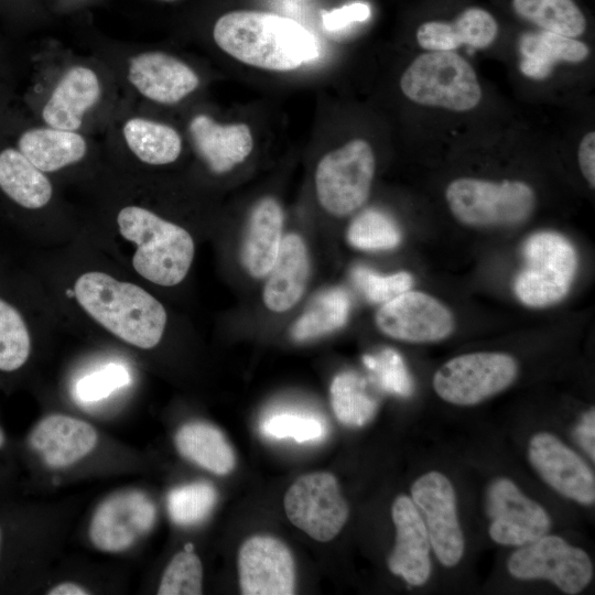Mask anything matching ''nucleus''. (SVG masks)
Here are the masks:
<instances>
[{
    "mask_svg": "<svg viewBox=\"0 0 595 595\" xmlns=\"http://www.w3.org/2000/svg\"><path fill=\"white\" fill-rule=\"evenodd\" d=\"M498 24L487 10L469 7L454 21H428L416 30L418 44L429 52L454 51L462 44L475 48L489 46L496 39Z\"/></svg>",
    "mask_w": 595,
    "mask_h": 595,
    "instance_id": "obj_21",
    "label": "nucleus"
},
{
    "mask_svg": "<svg viewBox=\"0 0 595 595\" xmlns=\"http://www.w3.org/2000/svg\"><path fill=\"white\" fill-rule=\"evenodd\" d=\"M283 210L272 197L253 207L241 249V261L255 278L267 275L275 262L282 241Z\"/></svg>",
    "mask_w": 595,
    "mask_h": 595,
    "instance_id": "obj_24",
    "label": "nucleus"
},
{
    "mask_svg": "<svg viewBox=\"0 0 595 595\" xmlns=\"http://www.w3.org/2000/svg\"><path fill=\"white\" fill-rule=\"evenodd\" d=\"M391 517L396 542L388 558V567L408 584L421 586L431 575V543L423 520L407 495H399L393 500Z\"/></svg>",
    "mask_w": 595,
    "mask_h": 595,
    "instance_id": "obj_17",
    "label": "nucleus"
},
{
    "mask_svg": "<svg viewBox=\"0 0 595 595\" xmlns=\"http://www.w3.org/2000/svg\"><path fill=\"white\" fill-rule=\"evenodd\" d=\"M155 519V505L144 491L121 490L97 507L90 521L89 538L100 551L122 552L150 532Z\"/></svg>",
    "mask_w": 595,
    "mask_h": 595,
    "instance_id": "obj_14",
    "label": "nucleus"
},
{
    "mask_svg": "<svg viewBox=\"0 0 595 595\" xmlns=\"http://www.w3.org/2000/svg\"><path fill=\"white\" fill-rule=\"evenodd\" d=\"M518 372L517 360L508 354L469 353L444 363L433 376V388L448 403L475 405L511 386Z\"/></svg>",
    "mask_w": 595,
    "mask_h": 595,
    "instance_id": "obj_8",
    "label": "nucleus"
},
{
    "mask_svg": "<svg viewBox=\"0 0 595 595\" xmlns=\"http://www.w3.org/2000/svg\"><path fill=\"white\" fill-rule=\"evenodd\" d=\"M376 324L385 335L415 344L443 340L455 328L453 313L443 303L410 290L383 303L377 311Z\"/></svg>",
    "mask_w": 595,
    "mask_h": 595,
    "instance_id": "obj_13",
    "label": "nucleus"
},
{
    "mask_svg": "<svg viewBox=\"0 0 595 595\" xmlns=\"http://www.w3.org/2000/svg\"><path fill=\"white\" fill-rule=\"evenodd\" d=\"M31 353V338L18 310L0 299V371L22 368Z\"/></svg>",
    "mask_w": 595,
    "mask_h": 595,
    "instance_id": "obj_33",
    "label": "nucleus"
},
{
    "mask_svg": "<svg viewBox=\"0 0 595 595\" xmlns=\"http://www.w3.org/2000/svg\"><path fill=\"white\" fill-rule=\"evenodd\" d=\"M0 188L17 204L29 209L45 206L52 196L48 178L14 149L0 152Z\"/></svg>",
    "mask_w": 595,
    "mask_h": 595,
    "instance_id": "obj_28",
    "label": "nucleus"
},
{
    "mask_svg": "<svg viewBox=\"0 0 595 595\" xmlns=\"http://www.w3.org/2000/svg\"><path fill=\"white\" fill-rule=\"evenodd\" d=\"M371 145L353 139L326 153L315 172L316 195L322 207L334 216H346L367 201L375 174Z\"/></svg>",
    "mask_w": 595,
    "mask_h": 595,
    "instance_id": "obj_7",
    "label": "nucleus"
},
{
    "mask_svg": "<svg viewBox=\"0 0 595 595\" xmlns=\"http://www.w3.org/2000/svg\"><path fill=\"white\" fill-rule=\"evenodd\" d=\"M363 361L381 389L401 397L412 393V379L402 357L394 349L386 348L377 355H365Z\"/></svg>",
    "mask_w": 595,
    "mask_h": 595,
    "instance_id": "obj_37",
    "label": "nucleus"
},
{
    "mask_svg": "<svg viewBox=\"0 0 595 595\" xmlns=\"http://www.w3.org/2000/svg\"><path fill=\"white\" fill-rule=\"evenodd\" d=\"M331 403L337 420L347 426H363L376 414L378 402L359 375L340 372L331 385Z\"/></svg>",
    "mask_w": 595,
    "mask_h": 595,
    "instance_id": "obj_32",
    "label": "nucleus"
},
{
    "mask_svg": "<svg viewBox=\"0 0 595 595\" xmlns=\"http://www.w3.org/2000/svg\"><path fill=\"white\" fill-rule=\"evenodd\" d=\"M119 231L136 244L132 264L144 279L163 286L180 283L194 258V241L182 227L154 213L128 206L118 214Z\"/></svg>",
    "mask_w": 595,
    "mask_h": 595,
    "instance_id": "obj_3",
    "label": "nucleus"
},
{
    "mask_svg": "<svg viewBox=\"0 0 595 595\" xmlns=\"http://www.w3.org/2000/svg\"><path fill=\"white\" fill-rule=\"evenodd\" d=\"M74 292L96 322L126 343L149 349L161 340L166 312L142 288L91 271L77 279Z\"/></svg>",
    "mask_w": 595,
    "mask_h": 595,
    "instance_id": "obj_2",
    "label": "nucleus"
},
{
    "mask_svg": "<svg viewBox=\"0 0 595 595\" xmlns=\"http://www.w3.org/2000/svg\"><path fill=\"white\" fill-rule=\"evenodd\" d=\"M128 78L147 98L176 104L199 85L196 73L184 62L162 52H148L130 61Z\"/></svg>",
    "mask_w": 595,
    "mask_h": 595,
    "instance_id": "obj_19",
    "label": "nucleus"
},
{
    "mask_svg": "<svg viewBox=\"0 0 595 595\" xmlns=\"http://www.w3.org/2000/svg\"><path fill=\"white\" fill-rule=\"evenodd\" d=\"M178 453L202 468L227 475L236 466V455L224 433L204 421L183 424L174 436Z\"/></svg>",
    "mask_w": 595,
    "mask_h": 595,
    "instance_id": "obj_25",
    "label": "nucleus"
},
{
    "mask_svg": "<svg viewBox=\"0 0 595 595\" xmlns=\"http://www.w3.org/2000/svg\"><path fill=\"white\" fill-rule=\"evenodd\" d=\"M349 244L361 250H388L401 241V231L394 220L377 209L360 213L349 225Z\"/></svg>",
    "mask_w": 595,
    "mask_h": 595,
    "instance_id": "obj_35",
    "label": "nucleus"
},
{
    "mask_svg": "<svg viewBox=\"0 0 595 595\" xmlns=\"http://www.w3.org/2000/svg\"><path fill=\"white\" fill-rule=\"evenodd\" d=\"M97 440L95 428L86 421L52 414L33 426L26 443L46 466L62 468L89 454L95 448Z\"/></svg>",
    "mask_w": 595,
    "mask_h": 595,
    "instance_id": "obj_18",
    "label": "nucleus"
},
{
    "mask_svg": "<svg viewBox=\"0 0 595 595\" xmlns=\"http://www.w3.org/2000/svg\"><path fill=\"white\" fill-rule=\"evenodd\" d=\"M507 569L515 578L547 580L569 595L581 593L593 578V564L584 550L547 533L513 551Z\"/></svg>",
    "mask_w": 595,
    "mask_h": 595,
    "instance_id": "obj_9",
    "label": "nucleus"
},
{
    "mask_svg": "<svg viewBox=\"0 0 595 595\" xmlns=\"http://www.w3.org/2000/svg\"><path fill=\"white\" fill-rule=\"evenodd\" d=\"M216 44L239 62L289 72L318 57L316 37L298 21L272 12L236 10L215 23Z\"/></svg>",
    "mask_w": 595,
    "mask_h": 595,
    "instance_id": "obj_1",
    "label": "nucleus"
},
{
    "mask_svg": "<svg viewBox=\"0 0 595 595\" xmlns=\"http://www.w3.org/2000/svg\"><path fill=\"white\" fill-rule=\"evenodd\" d=\"M580 170L591 188L595 187V132L586 133L578 145Z\"/></svg>",
    "mask_w": 595,
    "mask_h": 595,
    "instance_id": "obj_42",
    "label": "nucleus"
},
{
    "mask_svg": "<svg viewBox=\"0 0 595 595\" xmlns=\"http://www.w3.org/2000/svg\"><path fill=\"white\" fill-rule=\"evenodd\" d=\"M309 272V256L302 238L295 234L286 235L264 285L267 307L273 312L291 309L304 292Z\"/></svg>",
    "mask_w": 595,
    "mask_h": 595,
    "instance_id": "obj_23",
    "label": "nucleus"
},
{
    "mask_svg": "<svg viewBox=\"0 0 595 595\" xmlns=\"http://www.w3.org/2000/svg\"><path fill=\"white\" fill-rule=\"evenodd\" d=\"M486 510L489 536L498 544L521 547L544 536L551 527L547 510L507 477H498L487 487Z\"/></svg>",
    "mask_w": 595,
    "mask_h": 595,
    "instance_id": "obj_12",
    "label": "nucleus"
},
{
    "mask_svg": "<svg viewBox=\"0 0 595 595\" xmlns=\"http://www.w3.org/2000/svg\"><path fill=\"white\" fill-rule=\"evenodd\" d=\"M370 7L365 2H353L322 14V23L327 31H337L355 22H364L370 18Z\"/></svg>",
    "mask_w": 595,
    "mask_h": 595,
    "instance_id": "obj_41",
    "label": "nucleus"
},
{
    "mask_svg": "<svg viewBox=\"0 0 595 595\" xmlns=\"http://www.w3.org/2000/svg\"><path fill=\"white\" fill-rule=\"evenodd\" d=\"M523 266L513 282L517 299L526 306L542 309L562 301L577 271L572 242L555 231L530 235L522 246Z\"/></svg>",
    "mask_w": 595,
    "mask_h": 595,
    "instance_id": "obj_4",
    "label": "nucleus"
},
{
    "mask_svg": "<svg viewBox=\"0 0 595 595\" xmlns=\"http://www.w3.org/2000/svg\"><path fill=\"white\" fill-rule=\"evenodd\" d=\"M100 95L97 75L87 67H72L57 83L45 104L42 117L52 128L75 131L83 115L96 104Z\"/></svg>",
    "mask_w": 595,
    "mask_h": 595,
    "instance_id": "obj_22",
    "label": "nucleus"
},
{
    "mask_svg": "<svg viewBox=\"0 0 595 595\" xmlns=\"http://www.w3.org/2000/svg\"><path fill=\"white\" fill-rule=\"evenodd\" d=\"M283 505L289 520L320 542L333 540L349 516L336 477L326 472L299 477L286 490Z\"/></svg>",
    "mask_w": 595,
    "mask_h": 595,
    "instance_id": "obj_10",
    "label": "nucleus"
},
{
    "mask_svg": "<svg viewBox=\"0 0 595 595\" xmlns=\"http://www.w3.org/2000/svg\"><path fill=\"white\" fill-rule=\"evenodd\" d=\"M8 439L3 428L0 425V454L7 450Z\"/></svg>",
    "mask_w": 595,
    "mask_h": 595,
    "instance_id": "obj_45",
    "label": "nucleus"
},
{
    "mask_svg": "<svg viewBox=\"0 0 595 595\" xmlns=\"http://www.w3.org/2000/svg\"><path fill=\"white\" fill-rule=\"evenodd\" d=\"M594 426H595V413L594 408H591L583 414L575 429V437L578 444L585 450L588 456L594 461Z\"/></svg>",
    "mask_w": 595,
    "mask_h": 595,
    "instance_id": "obj_43",
    "label": "nucleus"
},
{
    "mask_svg": "<svg viewBox=\"0 0 595 595\" xmlns=\"http://www.w3.org/2000/svg\"><path fill=\"white\" fill-rule=\"evenodd\" d=\"M19 151L42 172L57 171L78 162L86 153L84 138L75 131L37 128L25 131Z\"/></svg>",
    "mask_w": 595,
    "mask_h": 595,
    "instance_id": "obj_26",
    "label": "nucleus"
},
{
    "mask_svg": "<svg viewBox=\"0 0 595 595\" xmlns=\"http://www.w3.org/2000/svg\"><path fill=\"white\" fill-rule=\"evenodd\" d=\"M129 149L144 163L162 165L174 162L182 150L177 131L164 123L132 118L123 126Z\"/></svg>",
    "mask_w": 595,
    "mask_h": 595,
    "instance_id": "obj_29",
    "label": "nucleus"
},
{
    "mask_svg": "<svg viewBox=\"0 0 595 595\" xmlns=\"http://www.w3.org/2000/svg\"><path fill=\"white\" fill-rule=\"evenodd\" d=\"M203 566L199 558L190 549L177 552L166 566L159 595L202 594Z\"/></svg>",
    "mask_w": 595,
    "mask_h": 595,
    "instance_id": "obj_36",
    "label": "nucleus"
},
{
    "mask_svg": "<svg viewBox=\"0 0 595 595\" xmlns=\"http://www.w3.org/2000/svg\"><path fill=\"white\" fill-rule=\"evenodd\" d=\"M238 573L244 595H291L295 591L293 555L283 541L272 536H253L241 544Z\"/></svg>",
    "mask_w": 595,
    "mask_h": 595,
    "instance_id": "obj_16",
    "label": "nucleus"
},
{
    "mask_svg": "<svg viewBox=\"0 0 595 595\" xmlns=\"http://www.w3.org/2000/svg\"><path fill=\"white\" fill-rule=\"evenodd\" d=\"M520 52V71L534 79L548 77L556 62L580 63L589 55L585 43L548 31L523 35Z\"/></svg>",
    "mask_w": 595,
    "mask_h": 595,
    "instance_id": "obj_27",
    "label": "nucleus"
},
{
    "mask_svg": "<svg viewBox=\"0 0 595 595\" xmlns=\"http://www.w3.org/2000/svg\"><path fill=\"white\" fill-rule=\"evenodd\" d=\"M350 310L348 294L339 288L320 293L292 327V337L303 342L332 333L347 322Z\"/></svg>",
    "mask_w": 595,
    "mask_h": 595,
    "instance_id": "obj_31",
    "label": "nucleus"
},
{
    "mask_svg": "<svg viewBox=\"0 0 595 595\" xmlns=\"http://www.w3.org/2000/svg\"><path fill=\"white\" fill-rule=\"evenodd\" d=\"M261 429L269 436L292 437L296 442L315 441L324 435V426L317 419L289 413L269 418L263 422Z\"/></svg>",
    "mask_w": 595,
    "mask_h": 595,
    "instance_id": "obj_40",
    "label": "nucleus"
},
{
    "mask_svg": "<svg viewBox=\"0 0 595 595\" xmlns=\"http://www.w3.org/2000/svg\"><path fill=\"white\" fill-rule=\"evenodd\" d=\"M513 11L543 31L569 37L582 35L586 19L574 0H512Z\"/></svg>",
    "mask_w": 595,
    "mask_h": 595,
    "instance_id": "obj_30",
    "label": "nucleus"
},
{
    "mask_svg": "<svg viewBox=\"0 0 595 595\" xmlns=\"http://www.w3.org/2000/svg\"><path fill=\"white\" fill-rule=\"evenodd\" d=\"M528 459L552 489L581 505L595 501V477L585 461L558 436L539 432L528 443Z\"/></svg>",
    "mask_w": 595,
    "mask_h": 595,
    "instance_id": "obj_15",
    "label": "nucleus"
},
{
    "mask_svg": "<svg viewBox=\"0 0 595 595\" xmlns=\"http://www.w3.org/2000/svg\"><path fill=\"white\" fill-rule=\"evenodd\" d=\"M48 595H86L89 594L84 587L76 583L64 582L46 592Z\"/></svg>",
    "mask_w": 595,
    "mask_h": 595,
    "instance_id": "obj_44",
    "label": "nucleus"
},
{
    "mask_svg": "<svg viewBox=\"0 0 595 595\" xmlns=\"http://www.w3.org/2000/svg\"><path fill=\"white\" fill-rule=\"evenodd\" d=\"M194 145L215 173H226L244 162L253 148L246 123H218L207 115L195 116L190 123Z\"/></svg>",
    "mask_w": 595,
    "mask_h": 595,
    "instance_id": "obj_20",
    "label": "nucleus"
},
{
    "mask_svg": "<svg viewBox=\"0 0 595 595\" xmlns=\"http://www.w3.org/2000/svg\"><path fill=\"white\" fill-rule=\"evenodd\" d=\"M411 499L423 520L437 560L446 567L457 565L464 555L465 539L451 480L437 470L424 473L413 482Z\"/></svg>",
    "mask_w": 595,
    "mask_h": 595,
    "instance_id": "obj_11",
    "label": "nucleus"
},
{
    "mask_svg": "<svg viewBox=\"0 0 595 595\" xmlns=\"http://www.w3.org/2000/svg\"><path fill=\"white\" fill-rule=\"evenodd\" d=\"M216 488L207 482H195L172 489L167 511L178 526H194L208 517L217 501Z\"/></svg>",
    "mask_w": 595,
    "mask_h": 595,
    "instance_id": "obj_34",
    "label": "nucleus"
},
{
    "mask_svg": "<svg viewBox=\"0 0 595 595\" xmlns=\"http://www.w3.org/2000/svg\"><path fill=\"white\" fill-rule=\"evenodd\" d=\"M130 381L131 376L126 366L110 363L78 379L74 386V396L80 402H97L128 386Z\"/></svg>",
    "mask_w": 595,
    "mask_h": 595,
    "instance_id": "obj_38",
    "label": "nucleus"
},
{
    "mask_svg": "<svg viewBox=\"0 0 595 595\" xmlns=\"http://www.w3.org/2000/svg\"><path fill=\"white\" fill-rule=\"evenodd\" d=\"M403 95L415 104L468 111L482 99V87L469 63L453 51L419 55L400 78Z\"/></svg>",
    "mask_w": 595,
    "mask_h": 595,
    "instance_id": "obj_5",
    "label": "nucleus"
},
{
    "mask_svg": "<svg viewBox=\"0 0 595 595\" xmlns=\"http://www.w3.org/2000/svg\"><path fill=\"white\" fill-rule=\"evenodd\" d=\"M445 198L453 216L474 227L520 224L530 217L537 202L534 191L524 182L475 177L452 181Z\"/></svg>",
    "mask_w": 595,
    "mask_h": 595,
    "instance_id": "obj_6",
    "label": "nucleus"
},
{
    "mask_svg": "<svg viewBox=\"0 0 595 595\" xmlns=\"http://www.w3.org/2000/svg\"><path fill=\"white\" fill-rule=\"evenodd\" d=\"M351 279L365 298L372 303H386L410 290L413 283V278L408 272L380 275L363 266L353 269Z\"/></svg>",
    "mask_w": 595,
    "mask_h": 595,
    "instance_id": "obj_39",
    "label": "nucleus"
}]
</instances>
